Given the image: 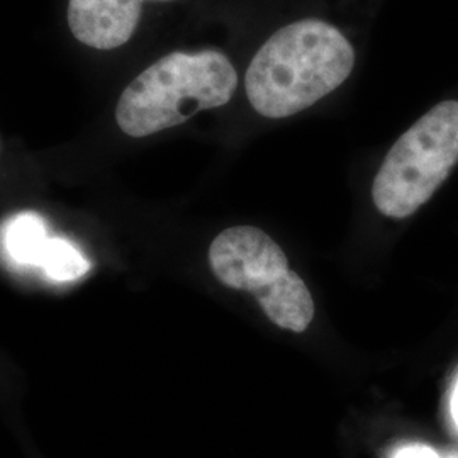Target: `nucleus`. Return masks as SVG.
<instances>
[{"label":"nucleus","instance_id":"6","mask_svg":"<svg viewBox=\"0 0 458 458\" xmlns=\"http://www.w3.org/2000/svg\"><path fill=\"white\" fill-rule=\"evenodd\" d=\"M48 240L45 219L30 211L13 216L0 229L2 250L16 267L39 268Z\"/></svg>","mask_w":458,"mask_h":458},{"label":"nucleus","instance_id":"2","mask_svg":"<svg viewBox=\"0 0 458 458\" xmlns=\"http://www.w3.org/2000/svg\"><path fill=\"white\" fill-rule=\"evenodd\" d=\"M238 87L228 56L216 49L175 51L132 81L115 107L119 130L131 138L181 126L200 111L226 106Z\"/></svg>","mask_w":458,"mask_h":458},{"label":"nucleus","instance_id":"3","mask_svg":"<svg viewBox=\"0 0 458 458\" xmlns=\"http://www.w3.org/2000/svg\"><path fill=\"white\" fill-rule=\"evenodd\" d=\"M209 263L221 284L253 295L274 325L293 333L311 325L314 301L306 282L262 229L246 225L225 229L211 243Z\"/></svg>","mask_w":458,"mask_h":458},{"label":"nucleus","instance_id":"5","mask_svg":"<svg viewBox=\"0 0 458 458\" xmlns=\"http://www.w3.org/2000/svg\"><path fill=\"white\" fill-rule=\"evenodd\" d=\"M143 0H70L68 26L90 48L114 49L136 31Z\"/></svg>","mask_w":458,"mask_h":458},{"label":"nucleus","instance_id":"7","mask_svg":"<svg viewBox=\"0 0 458 458\" xmlns=\"http://www.w3.org/2000/svg\"><path fill=\"white\" fill-rule=\"evenodd\" d=\"M39 268L53 282H73L90 270V262L70 240L49 236Z\"/></svg>","mask_w":458,"mask_h":458},{"label":"nucleus","instance_id":"8","mask_svg":"<svg viewBox=\"0 0 458 458\" xmlns=\"http://www.w3.org/2000/svg\"><path fill=\"white\" fill-rule=\"evenodd\" d=\"M393 458H458V455H442L426 445H406L394 452Z\"/></svg>","mask_w":458,"mask_h":458},{"label":"nucleus","instance_id":"4","mask_svg":"<svg viewBox=\"0 0 458 458\" xmlns=\"http://www.w3.org/2000/svg\"><path fill=\"white\" fill-rule=\"evenodd\" d=\"M458 164V102L445 100L416 121L391 148L377 172V211L406 219L423 208Z\"/></svg>","mask_w":458,"mask_h":458},{"label":"nucleus","instance_id":"1","mask_svg":"<svg viewBox=\"0 0 458 458\" xmlns=\"http://www.w3.org/2000/svg\"><path fill=\"white\" fill-rule=\"evenodd\" d=\"M355 66V49L338 28L319 19L272 34L246 72V96L260 115L282 119L335 92Z\"/></svg>","mask_w":458,"mask_h":458},{"label":"nucleus","instance_id":"9","mask_svg":"<svg viewBox=\"0 0 458 458\" xmlns=\"http://www.w3.org/2000/svg\"><path fill=\"white\" fill-rule=\"evenodd\" d=\"M450 416H452V423L458 431V376L454 380L452 393H450Z\"/></svg>","mask_w":458,"mask_h":458}]
</instances>
